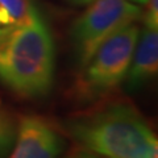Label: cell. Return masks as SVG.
<instances>
[{
	"instance_id": "cell-7",
	"label": "cell",
	"mask_w": 158,
	"mask_h": 158,
	"mask_svg": "<svg viewBox=\"0 0 158 158\" xmlns=\"http://www.w3.org/2000/svg\"><path fill=\"white\" fill-rule=\"evenodd\" d=\"M33 6V0H0V38L21 27Z\"/></svg>"
},
{
	"instance_id": "cell-10",
	"label": "cell",
	"mask_w": 158,
	"mask_h": 158,
	"mask_svg": "<svg viewBox=\"0 0 158 158\" xmlns=\"http://www.w3.org/2000/svg\"><path fill=\"white\" fill-rule=\"evenodd\" d=\"M63 2L70 4V6H74V7H85L88 3H91L92 0H63ZM132 2L140 4V6H144V4L146 3V0H132Z\"/></svg>"
},
{
	"instance_id": "cell-9",
	"label": "cell",
	"mask_w": 158,
	"mask_h": 158,
	"mask_svg": "<svg viewBox=\"0 0 158 158\" xmlns=\"http://www.w3.org/2000/svg\"><path fill=\"white\" fill-rule=\"evenodd\" d=\"M145 8L141 9L142 25L158 29V0H146Z\"/></svg>"
},
{
	"instance_id": "cell-3",
	"label": "cell",
	"mask_w": 158,
	"mask_h": 158,
	"mask_svg": "<svg viewBox=\"0 0 158 158\" xmlns=\"http://www.w3.org/2000/svg\"><path fill=\"white\" fill-rule=\"evenodd\" d=\"M140 27L127 25L104 41L90 61L79 69L71 95L81 104H91L106 99L124 82L135 50Z\"/></svg>"
},
{
	"instance_id": "cell-5",
	"label": "cell",
	"mask_w": 158,
	"mask_h": 158,
	"mask_svg": "<svg viewBox=\"0 0 158 158\" xmlns=\"http://www.w3.org/2000/svg\"><path fill=\"white\" fill-rule=\"evenodd\" d=\"M65 149V141L46 118L24 115L19 118L15 144L9 156L13 158H53Z\"/></svg>"
},
{
	"instance_id": "cell-2",
	"label": "cell",
	"mask_w": 158,
	"mask_h": 158,
	"mask_svg": "<svg viewBox=\"0 0 158 158\" xmlns=\"http://www.w3.org/2000/svg\"><path fill=\"white\" fill-rule=\"evenodd\" d=\"M56 45L44 15L34 4L21 27L0 38V82L24 99H42L56 78Z\"/></svg>"
},
{
	"instance_id": "cell-8",
	"label": "cell",
	"mask_w": 158,
	"mask_h": 158,
	"mask_svg": "<svg viewBox=\"0 0 158 158\" xmlns=\"http://www.w3.org/2000/svg\"><path fill=\"white\" fill-rule=\"evenodd\" d=\"M17 121L6 110H0V157L9 156L16 137Z\"/></svg>"
},
{
	"instance_id": "cell-6",
	"label": "cell",
	"mask_w": 158,
	"mask_h": 158,
	"mask_svg": "<svg viewBox=\"0 0 158 158\" xmlns=\"http://www.w3.org/2000/svg\"><path fill=\"white\" fill-rule=\"evenodd\" d=\"M158 71V29L142 25L124 78L125 90L136 92L145 87Z\"/></svg>"
},
{
	"instance_id": "cell-4",
	"label": "cell",
	"mask_w": 158,
	"mask_h": 158,
	"mask_svg": "<svg viewBox=\"0 0 158 158\" xmlns=\"http://www.w3.org/2000/svg\"><path fill=\"white\" fill-rule=\"evenodd\" d=\"M70 28V42L79 70L104 41L141 20V6L132 0H92Z\"/></svg>"
},
{
	"instance_id": "cell-1",
	"label": "cell",
	"mask_w": 158,
	"mask_h": 158,
	"mask_svg": "<svg viewBox=\"0 0 158 158\" xmlns=\"http://www.w3.org/2000/svg\"><path fill=\"white\" fill-rule=\"evenodd\" d=\"M63 129L78 149L108 158H156L157 136L146 118L129 103H106L69 117Z\"/></svg>"
}]
</instances>
